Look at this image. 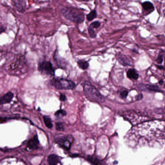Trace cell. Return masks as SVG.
<instances>
[{"label":"cell","mask_w":165,"mask_h":165,"mask_svg":"<svg viewBox=\"0 0 165 165\" xmlns=\"http://www.w3.org/2000/svg\"><path fill=\"white\" fill-rule=\"evenodd\" d=\"M61 13L66 20L76 24H81L85 21L84 12L77 8L64 7L61 9Z\"/></svg>","instance_id":"6da1fadb"},{"label":"cell","mask_w":165,"mask_h":165,"mask_svg":"<svg viewBox=\"0 0 165 165\" xmlns=\"http://www.w3.org/2000/svg\"><path fill=\"white\" fill-rule=\"evenodd\" d=\"M82 86L85 96L88 100L98 103H103L105 101L104 97L91 83L85 82L82 84Z\"/></svg>","instance_id":"7a4b0ae2"},{"label":"cell","mask_w":165,"mask_h":165,"mask_svg":"<svg viewBox=\"0 0 165 165\" xmlns=\"http://www.w3.org/2000/svg\"><path fill=\"white\" fill-rule=\"evenodd\" d=\"M50 84L59 90H73L75 87V84L73 81L65 79H53L51 80Z\"/></svg>","instance_id":"3957f363"},{"label":"cell","mask_w":165,"mask_h":165,"mask_svg":"<svg viewBox=\"0 0 165 165\" xmlns=\"http://www.w3.org/2000/svg\"><path fill=\"white\" fill-rule=\"evenodd\" d=\"M38 70L41 73L47 75L54 74V69L52 65L49 61H42L39 62L38 65Z\"/></svg>","instance_id":"277c9868"},{"label":"cell","mask_w":165,"mask_h":165,"mask_svg":"<svg viewBox=\"0 0 165 165\" xmlns=\"http://www.w3.org/2000/svg\"><path fill=\"white\" fill-rule=\"evenodd\" d=\"M73 141V138L71 136H68L63 138L58 141V144L63 148L68 150L71 148V145Z\"/></svg>","instance_id":"5b68a950"},{"label":"cell","mask_w":165,"mask_h":165,"mask_svg":"<svg viewBox=\"0 0 165 165\" xmlns=\"http://www.w3.org/2000/svg\"><path fill=\"white\" fill-rule=\"evenodd\" d=\"M39 145V141L37 135H36L29 140L27 144V148L30 150H35L38 149Z\"/></svg>","instance_id":"8992f818"},{"label":"cell","mask_w":165,"mask_h":165,"mask_svg":"<svg viewBox=\"0 0 165 165\" xmlns=\"http://www.w3.org/2000/svg\"><path fill=\"white\" fill-rule=\"evenodd\" d=\"M14 94L12 92H8L0 97V105L9 104L14 98Z\"/></svg>","instance_id":"52a82bcc"},{"label":"cell","mask_w":165,"mask_h":165,"mask_svg":"<svg viewBox=\"0 0 165 165\" xmlns=\"http://www.w3.org/2000/svg\"><path fill=\"white\" fill-rule=\"evenodd\" d=\"M141 6L143 9L146 12H148L147 14L151 13L155 10V7L153 3L149 1H146L142 3Z\"/></svg>","instance_id":"ba28073f"},{"label":"cell","mask_w":165,"mask_h":165,"mask_svg":"<svg viewBox=\"0 0 165 165\" xmlns=\"http://www.w3.org/2000/svg\"><path fill=\"white\" fill-rule=\"evenodd\" d=\"M141 88L143 90H148L155 92H161L162 90L157 85H141Z\"/></svg>","instance_id":"9c48e42d"},{"label":"cell","mask_w":165,"mask_h":165,"mask_svg":"<svg viewBox=\"0 0 165 165\" xmlns=\"http://www.w3.org/2000/svg\"><path fill=\"white\" fill-rule=\"evenodd\" d=\"M47 161L49 165H56L59 163V158L57 155H51L48 157Z\"/></svg>","instance_id":"30bf717a"},{"label":"cell","mask_w":165,"mask_h":165,"mask_svg":"<svg viewBox=\"0 0 165 165\" xmlns=\"http://www.w3.org/2000/svg\"><path fill=\"white\" fill-rule=\"evenodd\" d=\"M117 60L121 65L127 66L130 65V61L129 58L124 55H120L117 58Z\"/></svg>","instance_id":"8fae6325"},{"label":"cell","mask_w":165,"mask_h":165,"mask_svg":"<svg viewBox=\"0 0 165 165\" xmlns=\"http://www.w3.org/2000/svg\"><path fill=\"white\" fill-rule=\"evenodd\" d=\"M127 77L130 79L136 80L139 77V74L134 69H129L127 72Z\"/></svg>","instance_id":"7c38bea8"},{"label":"cell","mask_w":165,"mask_h":165,"mask_svg":"<svg viewBox=\"0 0 165 165\" xmlns=\"http://www.w3.org/2000/svg\"><path fill=\"white\" fill-rule=\"evenodd\" d=\"M97 17V11L95 9H93L90 11V12L86 15V19L88 21H92L93 20Z\"/></svg>","instance_id":"4fadbf2b"},{"label":"cell","mask_w":165,"mask_h":165,"mask_svg":"<svg viewBox=\"0 0 165 165\" xmlns=\"http://www.w3.org/2000/svg\"><path fill=\"white\" fill-rule=\"evenodd\" d=\"M77 65L79 68L83 70L88 69L89 67V63L87 61L83 60H80L77 62Z\"/></svg>","instance_id":"5bb4252c"},{"label":"cell","mask_w":165,"mask_h":165,"mask_svg":"<svg viewBox=\"0 0 165 165\" xmlns=\"http://www.w3.org/2000/svg\"><path fill=\"white\" fill-rule=\"evenodd\" d=\"M44 124H45L47 128H51L52 126H53V124H52V123L51 119L49 117L47 116H44Z\"/></svg>","instance_id":"9a60e30c"},{"label":"cell","mask_w":165,"mask_h":165,"mask_svg":"<svg viewBox=\"0 0 165 165\" xmlns=\"http://www.w3.org/2000/svg\"><path fill=\"white\" fill-rule=\"evenodd\" d=\"M100 26H101V23L100 21H95L91 23L88 28V29L95 30V29H98V28L100 27Z\"/></svg>","instance_id":"2e32d148"},{"label":"cell","mask_w":165,"mask_h":165,"mask_svg":"<svg viewBox=\"0 0 165 165\" xmlns=\"http://www.w3.org/2000/svg\"><path fill=\"white\" fill-rule=\"evenodd\" d=\"M66 114H67L66 112L65 111L62 110V109L59 110V111H57L55 113V115L56 116L58 117L64 116L65 115H66Z\"/></svg>","instance_id":"e0dca14e"},{"label":"cell","mask_w":165,"mask_h":165,"mask_svg":"<svg viewBox=\"0 0 165 165\" xmlns=\"http://www.w3.org/2000/svg\"><path fill=\"white\" fill-rule=\"evenodd\" d=\"M88 159L90 161V162H91L92 163L95 164H98L100 163L99 160L96 157H95V156H90L89 158H88Z\"/></svg>","instance_id":"ac0fdd59"},{"label":"cell","mask_w":165,"mask_h":165,"mask_svg":"<svg viewBox=\"0 0 165 165\" xmlns=\"http://www.w3.org/2000/svg\"><path fill=\"white\" fill-rule=\"evenodd\" d=\"M56 128L58 131H63L64 130L63 124L61 122L56 123Z\"/></svg>","instance_id":"d6986e66"},{"label":"cell","mask_w":165,"mask_h":165,"mask_svg":"<svg viewBox=\"0 0 165 165\" xmlns=\"http://www.w3.org/2000/svg\"><path fill=\"white\" fill-rule=\"evenodd\" d=\"M129 94V92L127 91H122L121 93H120V96L122 99L126 98V97H127V95Z\"/></svg>","instance_id":"ffe728a7"},{"label":"cell","mask_w":165,"mask_h":165,"mask_svg":"<svg viewBox=\"0 0 165 165\" xmlns=\"http://www.w3.org/2000/svg\"><path fill=\"white\" fill-rule=\"evenodd\" d=\"M163 56H162V55H159V56H158L156 61L158 64H161L163 62Z\"/></svg>","instance_id":"44dd1931"},{"label":"cell","mask_w":165,"mask_h":165,"mask_svg":"<svg viewBox=\"0 0 165 165\" xmlns=\"http://www.w3.org/2000/svg\"><path fill=\"white\" fill-rule=\"evenodd\" d=\"M59 99H60V100H61V101H65L66 99V97L65 96V95L61 94V96H59Z\"/></svg>","instance_id":"7402d4cb"},{"label":"cell","mask_w":165,"mask_h":165,"mask_svg":"<svg viewBox=\"0 0 165 165\" xmlns=\"http://www.w3.org/2000/svg\"><path fill=\"white\" fill-rule=\"evenodd\" d=\"M5 27L3 26H1L0 27V34L5 32Z\"/></svg>","instance_id":"603a6c76"},{"label":"cell","mask_w":165,"mask_h":165,"mask_svg":"<svg viewBox=\"0 0 165 165\" xmlns=\"http://www.w3.org/2000/svg\"><path fill=\"white\" fill-rule=\"evenodd\" d=\"M142 97H143L142 95L141 94H139V95L137 96L136 98L137 100H141V99L142 98Z\"/></svg>","instance_id":"cb8c5ba5"},{"label":"cell","mask_w":165,"mask_h":165,"mask_svg":"<svg viewBox=\"0 0 165 165\" xmlns=\"http://www.w3.org/2000/svg\"><path fill=\"white\" fill-rule=\"evenodd\" d=\"M159 84H161H161H162L163 83V80H161V81H160L159 82Z\"/></svg>","instance_id":"d4e9b609"},{"label":"cell","mask_w":165,"mask_h":165,"mask_svg":"<svg viewBox=\"0 0 165 165\" xmlns=\"http://www.w3.org/2000/svg\"><path fill=\"white\" fill-rule=\"evenodd\" d=\"M157 67H158V68H159V69H163V68L162 66H158V65Z\"/></svg>","instance_id":"484cf974"},{"label":"cell","mask_w":165,"mask_h":165,"mask_svg":"<svg viewBox=\"0 0 165 165\" xmlns=\"http://www.w3.org/2000/svg\"></svg>","instance_id":"4316f807"}]
</instances>
